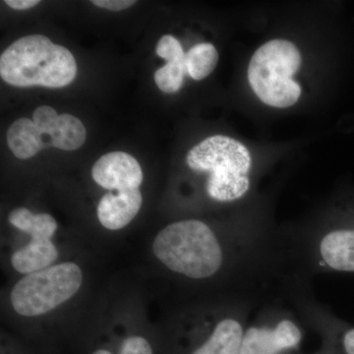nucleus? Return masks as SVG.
<instances>
[{
	"instance_id": "nucleus-10",
	"label": "nucleus",
	"mask_w": 354,
	"mask_h": 354,
	"mask_svg": "<svg viewBox=\"0 0 354 354\" xmlns=\"http://www.w3.org/2000/svg\"><path fill=\"white\" fill-rule=\"evenodd\" d=\"M82 121L71 114H57L48 106L36 109L32 120L14 121L7 131V144L16 158L28 160L39 151L55 147L64 151H75L86 141Z\"/></svg>"
},
{
	"instance_id": "nucleus-15",
	"label": "nucleus",
	"mask_w": 354,
	"mask_h": 354,
	"mask_svg": "<svg viewBox=\"0 0 354 354\" xmlns=\"http://www.w3.org/2000/svg\"><path fill=\"white\" fill-rule=\"evenodd\" d=\"M218 62V50L209 43L198 44L186 53L185 65L188 75L200 81L215 70Z\"/></svg>"
},
{
	"instance_id": "nucleus-20",
	"label": "nucleus",
	"mask_w": 354,
	"mask_h": 354,
	"mask_svg": "<svg viewBox=\"0 0 354 354\" xmlns=\"http://www.w3.org/2000/svg\"><path fill=\"white\" fill-rule=\"evenodd\" d=\"M4 3L15 10H27L38 6L39 0H6Z\"/></svg>"
},
{
	"instance_id": "nucleus-4",
	"label": "nucleus",
	"mask_w": 354,
	"mask_h": 354,
	"mask_svg": "<svg viewBox=\"0 0 354 354\" xmlns=\"http://www.w3.org/2000/svg\"><path fill=\"white\" fill-rule=\"evenodd\" d=\"M139 295L106 293L77 322L57 354H158V325L149 322Z\"/></svg>"
},
{
	"instance_id": "nucleus-2",
	"label": "nucleus",
	"mask_w": 354,
	"mask_h": 354,
	"mask_svg": "<svg viewBox=\"0 0 354 354\" xmlns=\"http://www.w3.org/2000/svg\"><path fill=\"white\" fill-rule=\"evenodd\" d=\"M257 300L221 295L180 300L158 323V354H241Z\"/></svg>"
},
{
	"instance_id": "nucleus-7",
	"label": "nucleus",
	"mask_w": 354,
	"mask_h": 354,
	"mask_svg": "<svg viewBox=\"0 0 354 354\" xmlns=\"http://www.w3.org/2000/svg\"><path fill=\"white\" fill-rule=\"evenodd\" d=\"M77 64L71 51L43 35L23 37L0 57V76L14 87L62 88L75 79Z\"/></svg>"
},
{
	"instance_id": "nucleus-13",
	"label": "nucleus",
	"mask_w": 354,
	"mask_h": 354,
	"mask_svg": "<svg viewBox=\"0 0 354 354\" xmlns=\"http://www.w3.org/2000/svg\"><path fill=\"white\" fill-rule=\"evenodd\" d=\"M91 176L97 185L108 192L140 189L144 180L138 160L124 152L102 156L93 165Z\"/></svg>"
},
{
	"instance_id": "nucleus-3",
	"label": "nucleus",
	"mask_w": 354,
	"mask_h": 354,
	"mask_svg": "<svg viewBox=\"0 0 354 354\" xmlns=\"http://www.w3.org/2000/svg\"><path fill=\"white\" fill-rule=\"evenodd\" d=\"M87 285V270L75 257L16 278L6 297L7 312L15 321V335L41 354H55L51 320L78 304Z\"/></svg>"
},
{
	"instance_id": "nucleus-12",
	"label": "nucleus",
	"mask_w": 354,
	"mask_h": 354,
	"mask_svg": "<svg viewBox=\"0 0 354 354\" xmlns=\"http://www.w3.org/2000/svg\"><path fill=\"white\" fill-rule=\"evenodd\" d=\"M311 281L304 277L293 279L286 288V301L330 353L354 354V325L335 316L327 305L316 299Z\"/></svg>"
},
{
	"instance_id": "nucleus-16",
	"label": "nucleus",
	"mask_w": 354,
	"mask_h": 354,
	"mask_svg": "<svg viewBox=\"0 0 354 354\" xmlns=\"http://www.w3.org/2000/svg\"><path fill=\"white\" fill-rule=\"evenodd\" d=\"M187 73L185 62H167L155 73V82L164 93L172 94L183 87L184 75Z\"/></svg>"
},
{
	"instance_id": "nucleus-21",
	"label": "nucleus",
	"mask_w": 354,
	"mask_h": 354,
	"mask_svg": "<svg viewBox=\"0 0 354 354\" xmlns=\"http://www.w3.org/2000/svg\"><path fill=\"white\" fill-rule=\"evenodd\" d=\"M295 354H305V353H302L301 351H299V353H297ZM310 354H332V353H330V351H328L327 348H324V346H321V348L318 349V351H315V353H310Z\"/></svg>"
},
{
	"instance_id": "nucleus-1",
	"label": "nucleus",
	"mask_w": 354,
	"mask_h": 354,
	"mask_svg": "<svg viewBox=\"0 0 354 354\" xmlns=\"http://www.w3.org/2000/svg\"><path fill=\"white\" fill-rule=\"evenodd\" d=\"M151 254L178 292L176 301L232 295L262 304L283 299L295 274L285 230L251 218L171 221L153 236Z\"/></svg>"
},
{
	"instance_id": "nucleus-8",
	"label": "nucleus",
	"mask_w": 354,
	"mask_h": 354,
	"mask_svg": "<svg viewBox=\"0 0 354 354\" xmlns=\"http://www.w3.org/2000/svg\"><path fill=\"white\" fill-rule=\"evenodd\" d=\"M8 223L18 232L12 241H4L6 264L16 278L71 258L57 239L59 225L50 214L18 207L9 213Z\"/></svg>"
},
{
	"instance_id": "nucleus-11",
	"label": "nucleus",
	"mask_w": 354,
	"mask_h": 354,
	"mask_svg": "<svg viewBox=\"0 0 354 354\" xmlns=\"http://www.w3.org/2000/svg\"><path fill=\"white\" fill-rule=\"evenodd\" d=\"M305 329L286 300H268L254 310L242 339L241 354L299 353Z\"/></svg>"
},
{
	"instance_id": "nucleus-18",
	"label": "nucleus",
	"mask_w": 354,
	"mask_h": 354,
	"mask_svg": "<svg viewBox=\"0 0 354 354\" xmlns=\"http://www.w3.org/2000/svg\"><path fill=\"white\" fill-rule=\"evenodd\" d=\"M1 354H41L15 335H4L1 337Z\"/></svg>"
},
{
	"instance_id": "nucleus-6",
	"label": "nucleus",
	"mask_w": 354,
	"mask_h": 354,
	"mask_svg": "<svg viewBox=\"0 0 354 354\" xmlns=\"http://www.w3.org/2000/svg\"><path fill=\"white\" fill-rule=\"evenodd\" d=\"M191 171L206 174L205 195L216 204L242 201L252 189V158L245 146L230 137L203 140L186 157Z\"/></svg>"
},
{
	"instance_id": "nucleus-17",
	"label": "nucleus",
	"mask_w": 354,
	"mask_h": 354,
	"mask_svg": "<svg viewBox=\"0 0 354 354\" xmlns=\"http://www.w3.org/2000/svg\"><path fill=\"white\" fill-rule=\"evenodd\" d=\"M156 53L167 62H185L186 53H184L183 46L171 35H165L160 39L156 46Z\"/></svg>"
},
{
	"instance_id": "nucleus-19",
	"label": "nucleus",
	"mask_w": 354,
	"mask_h": 354,
	"mask_svg": "<svg viewBox=\"0 0 354 354\" xmlns=\"http://www.w3.org/2000/svg\"><path fill=\"white\" fill-rule=\"evenodd\" d=\"M92 3L101 8L111 11H122L136 3L132 0H93Z\"/></svg>"
},
{
	"instance_id": "nucleus-9",
	"label": "nucleus",
	"mask_w": 354,
	"mask_h": 354,
	"mask_svg": "<svg viewBox=\"0 0 354 354\" xmlns=\"http://www.w3.org/2000/svg\"><path fill=\"white\" fill-rule=\"evenodd\" d=\"M301 55L286 39H272L254 53L248 66V81L261 101L274 108H288L301 95L292 76L299 69Z\"/></svg>"
},
{
	"instance_id": "nucleus-5",
	"label": "nucleus",
	"mask_w": 354,
	"mask_h": 354,
	"mask_svg": "<svg viewBox=\"0 0 354 354\" xmlns=\"http://www.w3.org/2000/svg\"><path fill=\"white\" fill-rule=\"evenodd\" d=\"M326 216L306 227L285 230L295 274H354V211Z\"/></svg>"
},
{
	"instance_id": "nucleus-14",
	"label": "nucleus",
	"mask_w": 354,
	"mask_h": 354,
	"mask_svg": "<svg viewBox=\"0 0 354 354\" xmlns=\"http://www.w3.org/2000/svg\"><path fill=\"white\" fill-rule=\"evenodd\" d=\"M143 206L140 189L106 192L97 203V218L108 232H122L137 218Z\"/></svg>"
}]
</instances>
